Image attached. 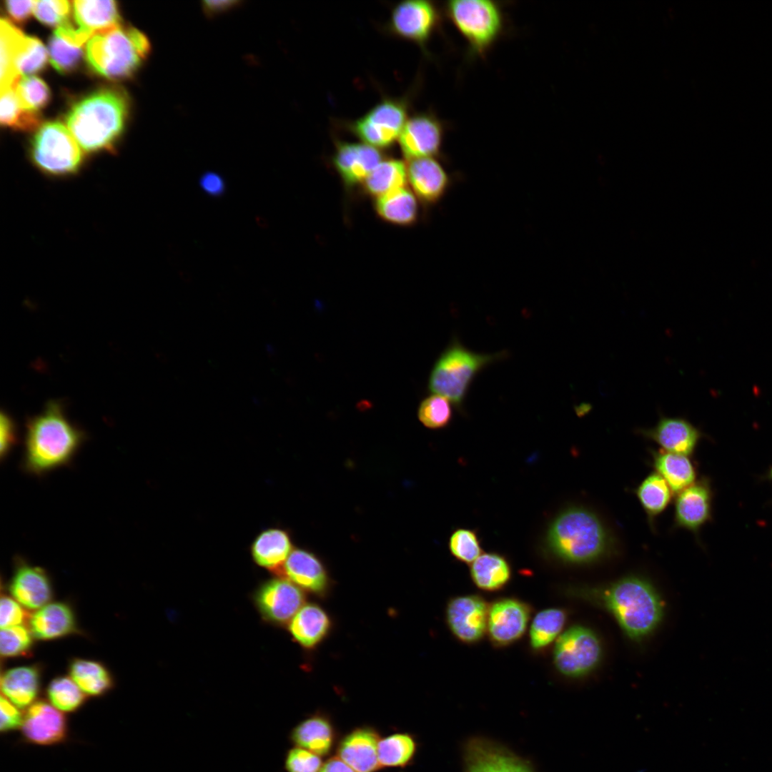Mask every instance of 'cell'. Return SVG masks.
<instances>
[{"instance_id":"obj_1","label":"cell","mask_w":772,"mask_h":772,"mask_svg":"<svg viewBox=\"0 0 772 772\" xmlns=\"http://www.w3.org/2000/svg\"><path fill=\"white\" fill-rule=\"evenodd\" d=\"M85 432L66 417L62 404L49 401L25 424L21 469L41 477L72 462L86 440Z\"/></svg>"},{"instance_id":"obj_2","label":"cell","mask_w":772,"mask_h":772,"mask_svg":"<svg viewBox=\"0 0 772 772\" xmlns=\"http://www.w3.org/2000/svg\"><path fill=\"white\" fill-rule=\"evenodd\" d=\"M579 594L609 612L634 640L652 633L663 618L660 596L649 582L640 577L628 576L605 586L583 588Z\"/></svg>"},{"instance_id":"obj_3","label":"cell","mask_w":772,"mask_h":772,"mask_svg":"<svg viewBox=\"0 0 772 772\" xmlns=\"http://www.w3.org/2000/svg\"><path fill=\"white\" fill-rule=\"evenodd\" d=\"M550 551L560 560L588 564L606 555L613 546V537L604 521L593 510L573 506L561 511L547 532Z\"/></svg>"},{"instance_id":"obj_4","label":"cell","mask_w":772,"mask_h":772,"mask_svg":"<svg viewBox=\"0 0 772 772\" xmlns=\"http://www.w3.org/2000/svg\"><path fill=\"white\" fill-rule=\"evenodd\" d=\"M127 112L126 94L120 89L105 88L75 104L66 116V124L84 151L110 149L123 130Z\"/></svg>"},{"instance_id":"obj_5","label":"cell","mask_w":772,"mask_h":772,"mask_svg":"<svg viewBox=\"0 0 772 772\" xmlns=\"http://www.w3.org/2000/svg\"><path fill=\"white\" fill-rule=\"evenodd\" d=\"M147 36L121 24L94 35L87 42L86 58L91 68L110 79L131 76L150 52Z\"/></svg>"},{"instance_id":"obj_6","label":"cell","mask_w":772,"mask_h":772,"mask_svg":"<svg viewBox=\"0 0 772 772\" xmlns=\"http://www.w3.org/2000/svg\"><path fill=\"white\" fill-rule=\"evenodd\" d=\"M508 355L506 350L495 353L476 352L454 337L431 370L429 389L433 394L447 398L453 407L462 411L468 390L477 375Z\"/></svg>"},{"instance_id":"obj_7","label":"cell","mask_w":772,"mask_h":772,"mask_svg":"<svg viewBox=\"0 0 772 772\" xmlns=\"http://www.w3.org/2000/svg\"><path fill=\"white\" fill-rule=\"evenodd\" d=\"M444 6L447 17L467 42L471 55L484 56L503 33V11L497 1L453 0Z\"/></svg>"},{"instance_id":"obj_8","label":"cell","mask_w":772,"mask_h":772,"mask_svg":"<svg viewBox=\"0 0 772 772\" xmlns=\"http://www.w3.org/2000/svg\"><path fill=\"white\" fill-rule=\"evenodd\" d=\"M30 153L34 165L54 177L75 174L83 159L80 146L59 122H48L40 127L31 141Z\"/></svg>"},{"instance_id":"obj_9","label":"cell","mask_w":772,"mask_h":772,"mask_svg":"<svg viewBox=\"0 0 772 772\" xmlns=\"http://www.w3.org/2000/svg\"><path fill=\"white\" fill-rule=\"evenodd\" d=\"M602 655L599 638L590 629L570 627L557 639L553 650V663L562 675L579 678L593 670Z\"/></svg>"},{"instance_id":"obj_10","label":"cell","mask_w":772,"mask_h":772,"mask_svg":"<svg viewBox=\"0 0 772 772\" xmlns=\"http://www.w3.org/2000/svg\"><path fill=\"white\" fill-rule=\"evenodd\" d=\"M253 600L264 620L284 625L305 604L306 597L295 583L278 576L263 582L255 590Z\"/></svg>"},{"instance_id":"obj_11","label":"cell","mask_w":772,"mask_h":772,"mask_svg":"<svg viewBox=\"0 0 772 772\" xmlns=\"http://www.w3.org/2000/svg\"><path fill=\"white\" fill-rule=\"evenodd\" d=\"M405 106L387 99L370 109L353 124V131L366 144L385 148L399 138L407 122Z\"/></svg>"},{"instance_id":"obj_12","label":"cell","mask_w":772,"mask_h":772,"mask_svg":"<svg viewBox=\"0 0 772 772\" xmlns=\"http://www.w3.org/2000/svg\"><path fill=\"white\" fill-rule=\"evenodd\" d=\"M489 607L477 595L452 598L447 604L445 618L452 635L465 644L479 642L487 633Z\"/></svg>"},{"instance_id":"obj_13","label":"cell","mask_w":772,"mask_h":772,"mask_svg":"<svg viewBox=\"0 0 772 772\" xmlns=\"http://www.w3.org/2000/svg\"><path fill=\"white\" fill-rule=\"evenodd\" d=\"M531 608L525 602L514 598H500L489 607L487 633L497 647L510 645L525 634Z\"/></svg>"},{"instance_id":"obj_14","label":"cell","mask_w":772,"mask_h":772,"mask_svg":"<svg viewBox=\"0 0 772 772\" xmlns=\"http://www.w3.org/2000/svg\"><path fill=\"white\" fill-rule=\"evenodd\" d=\"M439 23L437 7L424 0L399 3L392 10L390 19L391 29L396 34L420 44L429 40Z\"/></svg>"},{"instance_id":"obj_15","label":"cell","mask_w":772,"mask_h":772,"mask_svg":"<svg viewBox=\"0 0 772 772\" xmlns=\"http://www.w3.org/2000/svg\"><path fill=\"white\" fill-rule=\"evenodd\" d=\"M444 127L433 114H419L408 119L398 138L401 151L409 160L435 157L440 152Z\"/></svg>"},{"instance_id":"obj_16","label":"cell","mask_w":772,"mask_h":772,"mask_svg":"<svg viewBox=\"0 0 772 772\" xmlns=\"http://www.w3.org/2000/svg\"><path fill=\"white\" fill-rule=\"evenodd\" d=\"M639 435L655 442L665 452L691 455L703 433L686 418L662 415L652 427L640 428Z\"/></svg>"},{"instance_id":"obj_17","label":"cell","mask_w":772,"mask_h":772,"mask_svg":"<svg viewBox=\"0 0 772 772\" xmlns=\"http://www.w3.org/2000/svg\"><path fill=\"white\" fill-rule=\"evenodd\" d=\"M713 493L709 480L701 477L678 494L674 502L673 528L697 533L711 517Z\"/></svg>"},{"instance_id":"obj_18","label":"cell","mask_w":772,"mask_h":772,"mask_svg":"<svg viewBox=\"0 0 772 772\" xmlns=\"http://www.w3.org/2000/svg\"><path fill=\"white\" fill-rule=\"evenodd\" d=\"M24 739L38 745H54L63 742L68 735L66 717L54 706L39 701L29 706L21 725Z\"/></svg>"},{"instance_id":"obj_19","label":"cell","mask_w":772,"mask_h":772,"mask_svg":"<svg viewBox=\"0 0 772 772\" xmlns=\"http://www.w3.org/2000/svg\"><path fill=\"white\" fill-rule=\"evenodd\" d=\"M407 182L417 199L425 205L439 202L451 185V177L435 157L409 160Z\"/></svg>"},{"instance_id":"obj_20","label":"cell","mask_w":772,"mask_h":772,"mask_svg":"<svg viewBox=\"0 0 772 772\" xmlns=\"http://www.w3.org/2000/svg\"><path fill=\"white\" fill-rule=\"evenodd\" d=\"M15 563L9 587L13 598L30 610L39 609L49 603L52 597V587L46 570L21 558H17Z\"/></svg>"},{"instance_id":"obj_21","label":"cell","mask_w":772,"mask_h":772,"mask_svg":"<svg viewBox=\"0 0 772 772\" xmlns=\"http://www.w3.org/2000/svg\"><path fill=\"white\" fill-rule=\"evenodd\" d=\"M278 576L319 597L325 595L330 585L328 573L320 559L313 553L301 548L292 550Z\"/></svg>"},{"instance_id":"obj_22","label":"cell","mask_w":772,"mask_h":772,"mask_svg":"<svg viewBox=\"0 0 772 772\" xmlns=\"http://www.w3.org/2000/svg\"><path fill=\"white\" fill-rule=\"evenodd\" d=\"M381 161L379 150L365 143L340 142L332 158L334 167L347 187L363 183Z\"/></svg>"},{"instance_id":"obj_23","label":"cell","mask_w":772,"mask_h":772,"mask_svg":"<svg viewBox=\"0 0 772 772\" xmlns=\"http://www.w3.org/2000/svg\"><path fill=\"white\" fill-rule=\"evenodd\" d=\"M380 740L377 731L373 728H357L340 741L337 756L356 772H375L380 768L378 759Z\"/></svg>"},{"instance_id":"obj_24","label":"cell","mask_w":772,"mask_h":772,"mask_svg":"<svg viewBox=\"0 0 772 772\" xmlns=\"http://www.w3.org/2000/svg\"><path fill=\"white\" fill-rule=\"evenodd\" d=\"M29 627L34 638L49 640L74 633L76 623L68 604L53 602L39 608L29 618Z\"/></svg>"},{"instance_id":"obj_25","label":"cell","mask_w":772,"mask_h":772,"mask_svg":"<svg viewBox=\"0 0 772 772\" xmlns=\"http://www.w3.org/2000/svg\"><path fill=\"white\" fill-rule=\"evenodd\" d=\"M467 772H532L509 752L480 740L471 741L466 753Z\"/></svg>"},{"instance_id":"obj_26","label":"cell","mask_w":772,"mask_h":772,"mask_svg":"<svg viewBox=\"0 0 772 772\" xmlns=\"http://www.w3.org/2000/svg\"><path fill=\"white\" fill-rule=\"evenodd\" d=\"M331 625V619L322 607L316 603H307L293 617L288 629L300 646L313 649L326 638Z\"/></svg>"},{"instance_id":"obj_27","label":"cell","mask_w":772,"mask_h":772,"mask_svg":"<svg viewBox=\"0 0 772 772\" xmlns=\"http://www.w3.org/2000/svg\"><path fill=\"white\" fill-rule=\"evenodd\" d=\"M91 37L69 21L58 26L49 44V55L52 66L61 73L74 69L82 56V46Z\"/></svg>"},{"instance_id":"obj_28","label":"cell","mask_w":772,"mask_h":772,"mask_svg":"<svg viewBox=\"0 0 772 772\" xmlns=\"http://www.w3.org/2000/svg\"><path fill=\"white\" fill-rule=\"evenodd\" d=\"M292 551V543L289 533L276 528L261 532L251 546L254 561L277 575Z\"/></svg>"},{"instance_id":"obj_29","label":"cell","mask_w":772,"mask_h":772,"mask_svg":"<svg viewBox=\"0 0 772 772\" xmlns=\"http://www.w3.org/2000/svg\"><path fill=\"white\" fill-rule=\"evenodd\" d=\"M292 742L298 747L318 756L330 753L335 741V731L325 715L315 714L299 723L290 734Z\"/></svg>"},{"instance_id":"obj_30","label":"cell","mask_w":772,"mask_h":772,"mask_svg":"<svg viewBox=\"0 0 772 772\" xmlns=\"http://www.w3.org/2000/svg\"><path fill=\"white\" fill-rule=\"evenodd\" d=\"M40 678V669L34 665L10 668L1 674V692L17 707L29 706L39 693Z\"/></svg>"},{"instance_id":"obj_31","label":"cell","mask_w":772,"mask_h":772,"mask_svg":"<svg viewBox=\"0 0 772 772\" xmlns=\"http://www.w3.org/2000/svg\"><path fill=\"white\" fill-rule=\"evenodd\" d=\"M73 7L78 29L91 37L121 24L117 4L112 0H76Z\"/></svg>"},{"instance_id":"obj_32","label":"cell","mask_w":772,"mask_h":772,"mask_svg":"<svg viewBox=\"0 0 772 772\" xmlns=\"http://www.w3.org/2000/svg\"><path fill=\"white\" fill-rule=\"evenodd\" d=\"M651 465L678 494L696 480V467L689 456L650 450Z\"/></svg>"},{"instance_id":"obj_33","label":"cell","mask_w":772,"mask_h":772,"mask_svg":"<svg viewBox=\"0 0 772 772\" xmlns=\"http://www.w3.org/2000/svg\"><path fill=\"white\" fill-rule=\"evenodd\" d=\"M375 209L384 221L400 226L415 223L419 214L417 198L405 187L376 198Z\"/></svg>"},{"instance_id":"obj_34","label":"cell","mask_w":772,"mask_h":772,"mask_svg":"<svg viewBox=\"0 0 772 772\" xmlns=\"http://www.w3.org/2000/svg\"><path fill=\"white\" fill-rule=\"evenodd\" d=\"M470 577L480 590L495 592L503 589L510 581L512 571L508 561L494 553L481 554L470 564Z\"/></svg>"},{"instance_id":"obj_35","label":"cell","mask_w":772,"mask_h":772,"mask_svg":"<svg viewBox=\"0 0 772 772\" xmlns=\"http://www.w3.org/2000/svg\"><path fill=\"white\" fill-rule=\"evenodd\" d=\"M69 672L71 678L87 696H102L114 686L111 673L98 661L75 658L69 664Z\"/></svg>"},{"instance_id":"obj_36","label":"cell","mask_w":772,"mask_h":772,"mask_svg":"<svg viewBox=\"0 0 772 772\" xmlns=\"http://www.w3.org/2000/svg\"><path fill=\"white\" fill-rule=\"evenodd\" d=\"M635 493L645 511L650 525L668 506L674 495L666 481L657 472L647 475L635 490Z\"/></svg>"},{"instance_id":"obj_37","label":"cell","mask_w":772,"mask_h":772,"mask_svg":"<svg viewBox=\"0 0 772 772\" xmlns=\"http://www.w3.org/2000/svg\"><path fill=\"white\" fill-rule=\"evenodd\" d=\"M407 182V165L400 159L382 160L364 181L366 193L377 198L405 187Z\"/></svg>"},{"instance_id":"obj_38","label":"cell","mask_w":772,"mask_h":772,"mask_svg":"<svg viewBox=\"0 0 772 772\" xmlns=\"http://www.w3.org/2000/svg\"><path fill=\"white\" fill-rule=\"evenodd\" d=\"M1 91L14 88L20 79L15 67V58L20 41L25 34L7 19H1Z\"/></svg>"},{"instance_id":"obj_39","label":"cell","mask_w":772,"mask_h":772,"mask_svg":"<svg viewBox=\"0 0 772 772\" xmlns=\"http://www.w3.org/2000/svg\"><path fill=\"white\" fill-rule=\"evenodd\" d=\"M566 619L565 612L558 608H546L538 613L530 628V647L540 651L549 646L558 638Z\"/></svg>"},{"instance_id":"obj_40","label":"cell","mask_w":772,"mask_h":772,"mask_svg":"<svg viewBox=\"0 0 772 772\" xmlns=\"http://www.w3.org/2000/svg\"><path fill=\"white\" fill-rule=\"evenodd\" d=\"M416 742L407 733H395L380 740L378 759L380 767H404L412 760Z\"/></svg>"},{"instance_id":"obj_41","label":"cell","mask_w":772,"mask_h":772,"mask_svg":"<svg viewBox=\"0 0 772 772\" xmlns=\"http://www.w3.org/2000/svg\"><path fill=\"white\" fill-rule=\"evenodd\" d=\"M0 121L4 126L19 130L32 131L41 122L38 112L23 109L14 88L1 91Z\"/></svg>"},{"instance_id":"obj_42","label":"cell","mask_w":772,"mask_h":772,"mask_svg":"<svg viewBox=\"0 0 772 772\" xmlns=\"http://www.w3.org/2000/svg\"><path fill=\"white\" fill-rule=\"evenodd\" d=\"M51 704L64 712H74L85 702L86 696L76 683L66 676L53 679L46 688Z\"/></svg>"},{"instance_id":"obj_43","label":"cell","mask_w":772,"mask_h":772,"mask_svg":"<svg viewBox=\"0 0 772 772\" xmlns=\"http://www.w3.org/2000/svg\"><path fill=\"white\" fill-rule=\"evenodd\" d=\"M48 53L36 37L24 36L16 55L15 67L21 75L28 76L41 70L47 61Z\"/></svg>"},{"instance_id":"obj_44","label":"cell","mask_w":772,"mask_h":772,"mask_svg":"<svg viewBox=\"0 0 772 772\" xmlns=\"http://www.w3.org/2000/svg\"><path fill=\"white\" fill-rule=\"evenodd\" d=\"M14 89L21 107L26 111L37 112L50 99L49 87L44 81L34 76H23Z\"/></svg>"},{"instance_id":"obj_45","label":"cell","mask_w":772,"mask_h":772,"mask_svg":"<svg viewBox=\"0 0 772 772\" xmlns=\"http://www.w3.org/2000/svg\"><path fill=\"white\" fill-rule=\"evenodd\" d=\"M451 402L447 398L432 394L425 398L418 407L417 416L422 424L429 429L437 430L447 427L452 419Z\"/></svg>"},{"instance_id":"obj_46","label":"cell","mask_w":772,"mask_h":772,"mask_svg":"<svg viewBox=\"0 0 772 772\" xmlns=\"http://www.w3.org/2000/svg\"><path fill=\"white\" fill-rule=\"evenodd\" d=\"M32 634L20 625L1 629L0 652L2 657L12 658L27 653L33 643Z\"/></svg>"},{"instance_id":"obj_47","label":"cell","mask_w":772,"mask_h":772,"mask_svg":"<svg viewBox=\"0 0 772 772\" xmlns=\"http://www.w3.org/2000/svg\"><path fill=\"white\" fill-rule=\"evenodd\" d=\"M449 548L456 559L465 563L471 564L482 554L478 537L470 529L455 530L450 538Z\"/></svg>"},{"instance_id":"obj_48","label":"cell","mask_w":772,"mask_h":772,"mask_svg":"<svg viewBox=\"0 0 772 772\" xmlns=\"http://www.w3.org/2000/svg\"><path fill=\"white\" fill-rule=\"evenodd\" d=\"M70 11V2L66 0L35 1L34 6L36 17L49 26H59L68 22Z\"/></svg>"},{"instance_id":"obj_49","label":"cell","mask_w":772,"mask_h":772,"mask_svg":"<svg viewBox=\"0 0 772 772\" xmlns=\"http://www.w3.org/2000/svg\"><path fill=\"white\" fill-rule=\"evenodd\" d=\"M322 765L320 756L298 746L287 752L284 761L287 772H320Z\"/></svg>"},{"instance_id":"obj_50","label":"cell","mask_w":772,"mask_h":772,"mask_svg":"<svg viewBox=\"0 0 772 772\" xmlns=\"http://www.w3.org/2000/svg\"><path fill=\"white\" fill-rule=\"evenodd\" d=\"M19 434L14 420L4 411L0 415V458L5 460L16 446Z\"/></svg>"},{"instance_id":"obj_51","label":"cell","mask_w":772,"mask_h":772,"mask_svg":"<svg viewBox=\"0 0 772 772\" xmlns=\"http://www.w3.org/2000/svg\"><path fill=\"white\" fill-rule=\"evenodd\" d=\"M21 605L16 600L2 595L0 601L1 628L20 625L27 618Z\"/></svg>"},{"instance_id":"obj_52","label":"cell","mask_w":772,"mask_h":772,"mask_svg":"<svg viewBox=\"0 0 772 772\" xmlns=\"http://www.w3.org/2000/svg\"><path fill=\"white\" fill-rule=\"evenodd\" d=\"M1 731L9 732L22 725L24 715L17 706L3 696L0 698Z\"/></svg>"},{"instance_id":"obj_53","label":"cell","mask_w":772,"mask_h":772,"mask_svg":"<svg viewBox=\"0 0 772 772\" xmlns=\"http://www.w3.org/2000/svg\"><path fill=\"white\" fill-rule=\"evenodd\" d=\"M200 187L206 194L217 197L224 193L225 184L223 178L213 172L202 174L199 179Z\"/></svg>"},{"instance_id":"obj_54","label":"cell","mask_w":772,"mask_h":772,"mask_svg":"<svg viewBox=\"0 0 772 772\" xmlns=\"http://www.w3.org/2000/svg\"><path fill=\"white\" fill-rule=\"evenodd\" d=\"M242 1L234 0L225 1H203L202 9L207 18H214L216 16L227 12L239 7Z\"/></svg>"},{"instance_id":"obj_55","label":"cell","mask_w":772,"mask_h":772,"mask_svg":"<svg viewBox=\"0 0 772 772\" xmlns=\"http://www.w3.org/2000/svg\"><path fill=\"white\" fill-rule=\"evenodd\" d=\"M35 1H6V6L11 17L17 22L26 21L34 11Z\"/></svg>"},{"instance_id":"obj_56","label":"cell","mask_w":772,"mask_h":772,"mask_svg":"<svg viewBox=\"0 0 772 772\" xmlns=\"http://www.w3.org/2000/svg\"><path fill=\"white\" fill-rule=\"evenodd\" d=\"M320 772H356L338 756L329 758Z\"/></svg>"},{"instance_id":"obj_57","label":"cell","mask_w":772,"mask_h":772,"mask_svg":"<svg viewBox=\"0 0 772 772\" xmlns=\"http://www.w3.org/2000/svg\"><path fill=\"white\" fill-rule=\"evenodd\" d=\"M768 476L771 479H772V466L769 470Z\"/></svg>"}]
</instances>
